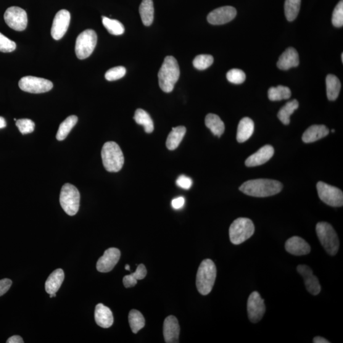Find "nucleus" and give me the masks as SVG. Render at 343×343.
<instances>
[{"label": "nucleus", "mask_w": 343, "mask_h": 343, "mask_svg": "<svg viewBox=\"0 0 343 343\" xmlns=\"http://www.w3.org/2000/svg\"><path fill=\"white\" fill-rule=\"evenodd\" d=\"M283 186L281 182L272 179H259L245 182L240 190L254 197H268L279 194Z\"/></svg>", "instance_id": "nucleus-1"}, {"label": "nucleus", "mask_w": 343, "mask_h": 343, "mask_svg": "<svg viewBox=\"0 0 343 343\" xmlns=\"http://www.w3.org/2000/svg\"><path fill=\"white\" fill-rule=\"evenodd\" d=\"M179 76L180 70L177 60L173 56L166 57L158 75L161 89L167 93L173 91Z\"/></svg>", "instance_id": "nucleus-2"}, {"label": "nucleus", "mask_w": 343, "mask_h": 343, "mask_svg": "<svg viewBox=\"0 0 343 343\" xmlns=\"http://www.w3.org/2000/svg\"><path fill=\"white\" fill-rule=\"evenodd\" d=\"M217 269L215 263L209 259L202 261L197 274L196 286L202 295H206L212 291L215 285Z\"/></svg>", "instance_id": "nucleus-3"}, {"label": "nucleus", "mask_w": 343, "mask_h": 343, "mask_svg": "<svg viewBox=\"0 0 343 343\" xmlns=\"http://www.w3.org/2000/svg\"><path fill=\"white\" fill-rule=\"evenodd\" d=\"M101 157L105 169L110 173H118L124 164V156L118 144L115 142H105L102 147Z\"/></svg>", "instance_id": "nucleus-4"}, {"label": "nucleus", "mask_w": 343, "mask_h": 343, "mask_svg": "<svg viewBox=\"0 0 343 343\" xmlns=\"http://www.w3.org/2000/svg\"><path fill=\"white\" fill-rule=\"evenodd\" d=\"M316 231L319 241L329 255H335L338 252L339 241L336 232L331 224L320 222L316 224Z\"/></svg>", "instance_id": "nucleus-5"}, {"label": "nucleus", "mask_w": 343, "mask_h": 343, "mask_svg": "<svg viewBox=\"0 0 343 343\" xmlns=\"http://www.w3.org/2000/svg\"><path fill=\"white\" fill-rule=\"evenodd\" d=\"M255 231V226L250 219L239 218L231 224L229 229V239L232 244L240 245L249 239Z\"/></svg>", "instance_id": "nucleus-6"}, {"label": "nucleus", "mask_w": 343, "mask_h": 343, "mask_svg": "<svg viewBox=\"0 0 343 343\" xmlns=\"http://www.w3.org/2000/svg\"><path fill=\"white\" fill-rule=\"evenodd\" d=\"M80 194L77 188L71 184H65L60 194V204L69 216L76 215L80 207Z\"/></svg>", "instance_id": "nucleus-7"}, {"label": "nucleus", "mask_w": 343, "mask_h": 343, "mask_svg": "<svg viewBox=\"0 0 343 343\" xmlns=\"http://www.w3.org/2000/svg\"><path fill=\"white\" fill-rule=\"evenodd\" d=\"M97 36L94 30H87L79 34L76 41L75 52L79 59H87L94 52L97 45Z\"/></svg>", "instance_id": "nucleus-8"}, {"label": "nucleus", "mask_w": 343, "mask_h": 343, "mask_svg": "<svg viewBox=\"0 0 343 343\" xmlns=\"http://www.w3.org/2000/svg\"><path fill=\"white\" fill-rule=\"evenodd\" d=\"M316 188L321 201L331 207H342L343 194L341 189L321 181L318 182L316 184Z\"/></svg>", "instance_id": "nucleus-9"}, {"label": "nucleus", "mask_w": 343, "mask_h": 343, "mask_svg": "<svg viewBox=\"0 0 343 343\" xmlns=\"http://www.w3.org/2000/svg\"><path fill=\"white\" fill-rule=\"evenodd\" d=\"M18 86L22 91L29 93L41 94L51 91L53 83L46 79L28 76L20 79Z\"/></svg>", "instance_id": "nucleus-10"}, {"label": "nucleus", "mask_w": 343, "mask_h": 343, "mask_svg": "<svg viewBox=\"0 0 343 343\" xmlns=\"http://www.w3.org/2000/svg\"><path fill=\"white\" fill-rule=\"evenodd\" d=\"M4 19L7 25L14 30L23 31L27 27V13L20 7H11L7 9L5 12Z\"/></svg>", "instance_id": "nucleus-11"}, {"label": "nucleus", "mask_w": 343, "mask_h": 343, "mask_svg": "<svg viewBox=\"0 0 343 343\" xmlns=\"http://www.w3.org/2000/svg\"><path fill=\"white\" fill-rule=\"evenodd\" d=\"M266 312V307L264 299L260 293L254 291L249 295L247 302L248 316L252 323H258L263 318Z\"/></svg>", "instance_id": "nucleus-12"}, {"label": "nucleus", "mask_w": 343, "mask_h": 343, "mask_svg": "<svg viewBox=\"0 0 343 343\" xmlns=\"http://www.w3.org/2000/svg\"><path fill=\"white\" fill-rule=\"evenodd\" d=\"M71 19L70 13L67 10H61L55 15L53 20L51 34L55 40H59L67 32Z\"/></svg>", "instance_id": "nucleus-13"}, {"label": "nucleus", "mask_w": 343, "mask_h": 343, "mask_svg": "<svg viewBox=\"0 0 343 343\" xmlns=\"http://www.w3.org/2000/svg\"><path fill=\"white\" fill-rule=\"evenodd\" d=\"M121 253L117 248H110L99 259L97 263V270L101 273H108L112 271L120 260Z\"/></svg>", "instance_id": "nucleus-14"}, {"label": "nucleus", "mask_w": 343, "mask_h": 343, "mask_svg": "<svg viewBox=\"0 0 343 343\" xmlns=\"http://www.w3.org/2000/svg\"><path fill=\"white\" fill-rule=\"evenodd\" d=\"M237 15V10L233 7L218 8L211 12L207 16L208 22L213 25H221L230 22Z\"/></svg>", "instance_id": "nucleus-15"}, {"label": "nucleus", "mask_w": 343, "mask_h": 343, "mask_svg": "<svg viewBox=\"0 0 343 343\" xmlns=\"http://www.w3.org/2000/svg\"><path fill=\"white\" fill-rule=\"evenodd\" d=\"M297 270L304 279L306 288L310 294L316 295L321 291V286L317 277L314 275L313 271L305 265L297 266Z\"/></svg>", "instance_id": "nucleus-16"}, {"label": "nucleus", "mask_w": 343, "mask_h": 343, "mask_svg": "<svg viewBox=\"0 0 343 343\" xmlns=\"http://www.w3.org/2000/svg\"><path fill=\"white\" fill-rule=\"evenodd\" d=\"M285 248L290 254L301 256L311 252V247L307 241L299 237H292L287 240Z\"/></svg>", "instance_id": "nucleus-17"}, {"label": "nucleus", "mask_w": 343, "mask_h": 343, "mask_svg": "<svg viewBox=\"0 0 343 343\" xmlns=\"http://www.w3.org/2000/svg\"><path fill=\"white\" fill-rule=\"evenodd\" d=\"M274 152L272 146L270 145H265L247 158L245 161V165L247 167H252L263 165L272 158Z\"/></svg>", "instance_id": "nucleus-18"}, {"label": "nucleus", "mask_w": 343, "mask_h": 343, "mask_svg": "<svg viewBox=\"0 0 343 343\" xmlns=\"http://www.w3.org/2000/svg\"><path fill=\"white\" fill-rule=\"evenodd\" d=\"M180 327L178 319L173 315L168 316L163 323V336L166 342H179Z\"/></svg>", "instance_id": "nucleus-19"}, {"label": "nucleus", "mask_w": 343, "mask_h": 343, "mask_svg": "<svg viewBox=\"0 0 343 343\" xmlns=\"http://www.w3.org/2000/svg\"><path fill=\"white\" fill-rule=\"evenodd\" d=\"M299 64V55L296 50L290 47L279 57L277 67L280 70H288L291 68L297 67Z\"/></svg>", "instance_id": "nucleus-20"}, {"label": "nucleus", "mask_w": 343, "mask_h": 343, "mask_svg": "<svg viewBox=\"0 0 343 343\" xmlns=\"http://www.w3.org/2000/svg\"><path fill=\"white\" fill-rule=\"evenodd\" d=\"M95 320L97 325L102 328H109L114 321L112 311L109 308L100 303L96 306L95 310Z\"/></svg>", "instance_id": "nucleus-21"}, {"label": "nucleus", "mask_w": 343, "mask_h": 343, "mask_svg": "<svg viewBox=\"0 0 343 343\" xmlns=\"http://www.w3.org/2000/svg\"><path fill=\"white\" fill-rule=\"evenodd\" d=\"M329 133V130L324 125H313L309 127L303 134L302 139L305 143H311L324 137Z\"/></svg>", "instance_id": "nucleus-22"}, {"label": "nucleus", "mask_w": 343, "mask_h": 343, "mask_svg": "<svg viewBox=\"0 0 343 343\" xmlns=\"http://www.w3.org/2000/svg\"><path fill=\"white\" fill-rule=\"evenodd\" d=\"M254 131V121L250 118L245 117L240 120L237 129V141L242 143L247 141Z\"/></svg>", "instance_id": "nucleus-23"}, {"label": "nucleus", "mask_w": 343, "mask_h": 343, "mask_svg": "<svg viewBox=\"0 0 343 343\" xmlns=\"http://www.w3.org/2000/svg\"><path fill=\"white\" fill-rule=\"evenodd\" d=\"M65 273L62 269H57L50 274L46 282V291L49 294H54L64 282Z\"/></svg>", "instance_id": "nucleus-24"}, {"label": "nucleus", "mask_w": 343, "mask_h": 343, "mask_svg": "<svg viewBox=\"0 0 343 343\" xmlns=\"http://www.w3.org/2000/svg\"><path fill=\"white\" fill-rule=\"evenodd\" d=\"M186 128L183 126H179L172 129L166 141V146L169 150H174L180 144L182 140L185 136Z\"/></svg>", "instance_id": "nucleus-25"}, {"label": "nucleus", "mask_w": 343, "mask_h": 343, "mask_svg": "<svg viewBox=\"0 0 343 343\" xmlns=\"http://www.w3.org/2000/svg\"><path fill=\"white\" fill-rule=\"evenodd\" d=\"M205 125L207 128L210 129L213 135L219 137L223 135L225 130V126L220 117L212 113L206 116Z\"/></svg>", "instance_id": "nucleus-26"}, {"label": "nucleus", "mask_w": 343, "mask_h": 343, "mask_svg": "<svg viewBox=\"0 0 343 343\" xmlns=\"http://www.w3.org/2000/svg\"><path fill=\"white\" fill-rule=\"evenodd\" d=\"M341 82L336 76L330 74L326 78L327 98L329 101H335L339 96L341 90Z\"/></svg>", "instance_id": "nucleus-27"}, {"label": "nucleus", "mask_w": 343, "mask_h": 343, "mask_svg": "<svg viewBox=\"0 0 343 343\" xmlns=\"http://www.w3.org/2000/svg\"><path fill=\"white\" fill-rule=\"evenodd\" d=\"M139 13L144 25H152L154 19V5L153 0H142L139 7Z\"/></svg>", "instance_id": "nucleus-28"}, {"label": "nucleus", "mask_w": 343, "mask_h": 343, "mask_svg": "<svg viewBox=\"0 0 343 343\" xmlns=\"http://www.w3.org/2000/svg\"><path fill=\"white\" fill-rule=\"evenodd\" d=\"M134 119L139 125L144 126V131L147 134L153 133L154 124L148 113L142 109H137L134 115Z\"/></svg>", "instance_id": "nucleus-29"}, {"label": "nucleus", "mask_w": 343, "mask_h": 343, "mask_svg": "<svg viewBox=\"0 0 343 343\" xmlns=\"http://www.w3.org/2000/svg\"><path fill=\"white\" fill-rule=\"evenodd\" d=\"M78 122V117L75 115H71L62 121L58 129L56 138L58 141H61L67 138L74 126Z\"/></svg>", "instance_id": "nucleus-30"}, {"label": "nucleus", "mask_w": 343, "mask_h": 343, "mask_svg": "<svg viewBox=\"0 0 343 343\" xmlns=\"http://www.w3.org/2000/svg\"><path fill=\"white\" fill-rule=\"evenodd\" d=\"M147 270L144 265L137 266L135 272L124 276L123 282L126 288H130L136 286L138 280H142L146 276Z\"/></svg>", "instance_id": "nucleus-31"}, {"label": "nucleus", "mask_w": 343, "mask_h": 343, "mask_svg": "<svg viewBox=\"0 0 343 343\" xmlns=\"http://www.w3.org/2000/svg\"><path fill=\"white\" fill-rule=\"evenodd\" d=\"M299 107V102L297 100L294 99L291 101L286 103L284 106L280 110L278 113V118L282 123L284 125H289L290 123V117L292 113Z\"/></svg>", "instance_id": "nucleus-32"}, {"label": "nucleus", "mask_w": 343, "mask_h": 343, "mask_svg": "<svg viewBox=\"0 0 343 343\" xmlns=\"http://www.w3.org/2000/svg\"><path fill=\"white\" fill-rule=\"evenodd\" d=\"M291 96V91L289 87L279 85L271 87L268 91V98L272 101L288 99Z\"/></svg>", "instance_id": "nucleus-33"}, {"label": "nucleus", "mask_w": 343, "mask_h": 343, "mask_svg": "<svg viewBox=\"0 0 343 343\" xmlns=\"http://www.w3.org/2000/svg\"><path fill=\"white\" fill-rule=\"evenodd\" d=\"M128 321L132 331L137 333L145 326V319L142 313L138 310H132L129 313Z\"/></svg>", "instance_id": "nucleus-34"}, {"label": "nucleus", "mask_w": 343, "mask_h": 343, "mask_svg": "<svg viewBox=\"0 0 343 343\" xmlns=\"http://www.w3.org/2000/svg\"><path fill=\"white\" fill-rule=\"evenodd\" d=\"M301 0H286L284 5L285 15L289 21H293L299 14Z\"/></svg>", "instance_id": "nucleus-35"}, {"label": "nucleus", "mask_w": 343, "mask_h": 343, "mask_svg": "<svg viewBox=\"0 0 343 343\" xmlns=\"http://www.w3.org/2000/svg\"><path fill=\"white\" fill-rule=\"evenodd\" d=\"M102 24L108 32L113 35H121L125 31V28L120 21L106 17H102Z\"/></svg>", "instance_id": "nucleus-36"}, {"label": "nucleus", "mask_w": 343, "mask_h": 343, "mask_svg": "<svg viewBox=\"0 0 343 343\" xmlns=\"http://www.w3.org/2000/svg\"><path fill=\"white\" fill-rule=\"evenodd\" d=\"M213 58L210 55H199L195 58L192 64L197 70H204L212 65Z\"/></svg>", "instance_id": "nucleus-37"}, {"label": "nucleus", "mask_w": 343, "mask_h": 343, "mask_svg": "<svg viewBox=\"0 0 343 343\" xmlns=\"http://www.w3.org/2000/svg\"><path fill=\"white\" fill-rule=\"evenodd\" d=\"M226 77L229 82L241 84L244 82L246 76L242 70L239 69H232L227 73Z\"/></svg>", "instance_id": "nucleus-38"}, {"label": "nucleus", "mask_w": 343, "mask_h": 343, "mask_svg": "<svg viewBox=\"0 0 343 343\" xmlns=\"http://www.w3.org/2000/svg\"><path fill=\"white\" fill-rule=\"evenodd\" d=\"M332 23L335 27L340 28L343 26V1H340L336 5L332 14Z\"/></svg>", "instance_id": "nucleus-39"}, {"label": "nucleus", "mask_w": 343, "mask_h": 343, "mask_svg": "<svg viewBox=\"0 0 343 343\" xmlns=\"http://www.w3.org/2000/svg\"><path fill=\"white\" fill-rule=\"evenodd\" d=\"M126 74V69L123 67H117L110 69L105 74L108 81H115L123 78Z\"/></svg>", "instance_id": "nucleus-40"}, {"label": "nucleus", "mask_w": 343, "mask_h": 343, "mask_svg": "<svg viewBox=\"0 0 343 343\" xmlns=\"http://www.w3.org/2000/svg\"><path fill=\"white\" fill-rule=\"evenodd\" d=\"M16 125L20 133L25 135L33 133L35 124L30 119H20L16 121Z\"/></svg>", "instance_id": "nucleus-41"}, {"label": "nucleus", "mask_w": 343, "mask_h": 343, "mask_svg": "<svg viewBox=\"0 0 343 343\" xmlns=\"http://www.w3.org/2000/svg\"><path fill=\"white\" fill-rule=\"evenodd\" d=\"M16 49V44L0 33V52L9 53Z\"/></svg>", "instance_id": "nucleus-42"}, {"label": "nucleus", "mask_w": 343, "mask_h": 343, "mask_svg": "<svg viewBox=\"0 0 343 343\" xmlns=\"http://www.w3.org/2000/svg\"><path fill=\"white\" fill-rule=\"evenodd\" d=\"M176 184L181 188L189 189L191 188L192 184V179L188 176L182 175L177 179Z\"/></svg>", "instance_id": "nucleus-43"}, {"label": "nucleus", "mask_w": 343, "mask_h": 343, "mask_svg": "<svg viewBox=\"0 0 343 343\" xmlns=\"http://www.w3.org/2000/svg\"><path fill=\"white\" fill-rule=\"evenodd\" d=\"M12 284V282L10 279L4 278L0 280V297L9 291Z\"/></svg>", "instance_id": "nucleus-44"}, {"label": "nucleus", "mask_w": 343, "mask_h": 343, "mask_svg": "<svg viewBox=\"0 0 343 343\" xmlns=\"http://www.w3.org/2000/svg\"><path fill=\"white\" fill-rule=\"evenodd\" d=\"M184 203H185V199L184 197H180L173 199L171 202V205L174 209L179 210L183 208Z\"/></svg>", "instance_id": "nucleus-45"}, {"label": "nucleus", "mask_w": 343, "mask_h": 343, "mask_svg": "<svg viewBox=\"0 0 343 343\" xmlns=\"http://www.w3.org/2000/svg\"><path fill=\"white\" fill-rule=\"evenodd\" d=\"M7 343H24L22 337L19 336H13L8 339Z\"/></svg>", "instance_id": "nucleus-46"}, {"label": "nucleus", "mask_w": 343, "mask_h": 343, "mask_svg": "<svg viewBox=\"0 0 343 343\" xmlns=\"http://www.w3.org/2000/svg\"><path fill=\"white\" fill-rule=\"evenodd\" d=\"M313 342L314 343H329L330 341L321 336H316L314 337Z\"/></svg>", "instance_id": "nucleus-47"}, {"label": "nucleus", "mask_w": 343, "mask_h": 343, "mask_svg": "<svg viewBox=\"0 0 343 343\" xmlns=\"http://www.w3.org/2000/svg\"><path fill=\"white\" fill-rule=\"evenodd\" d=\"M7 126V122L5 118L0 117V129L4 128Z\"/></svg>", "instance_id": "nucleus-48"}, {"label": "nucleus", "mask_w": 343, "mask_h": 343, "mask_svg": "<svg viewBox=\"0 0 343 343\" xmlns=\"http://www.w3.org/2000/svg\"><path fill=\"white\" fill-rule=\"evenodd\" d=\"M49 295H50V297H51V298L56 297V293H54V294H49Z\"/></svg>", "instance_id": "nucleus-49"}, {"label": "nucleus", "mask_w": 343, "mask_h": 343, "mask_svg": "<svg viewBox=\"0 0 343 343\" xmlns=\"http://www.w3.org/2000/svg\"><path fill=\"white\" fill-rule=\"evenodd\" d=\"M125 270L130 271V270H130V266H129L128 265H126V266H125Z\"/></svg>", "instance_id": "nucleus-50"}, {"label": "nucleus", "mask_w": 343, "mask_h": 343, "mask_svg": "<svg viewBox=\"0 0 343 343\" xmlns=\"http://www.w3.org/2000/svg\"><path fill=\"white\" fill-rule=\"evenodd\" d=\"M331 132H332V133H334V132H335L334 129H332Z\"/></svg>", "instance_id": "nucleus-51"}, {"label": "nucleus", "mask_w": 343, "mask_h": 343, "mask_svg": "<svg viewBox=\"0 0 343 343\" xmlns=\"http://www.w3.org/2000/svg\"><path fill=\"white\" fill-rule=\"evenodd\" d=\"M341 59H342V61H343V54H341Z\"/></svg>", "instance_id": "nucleus-52"}]
</instances>
